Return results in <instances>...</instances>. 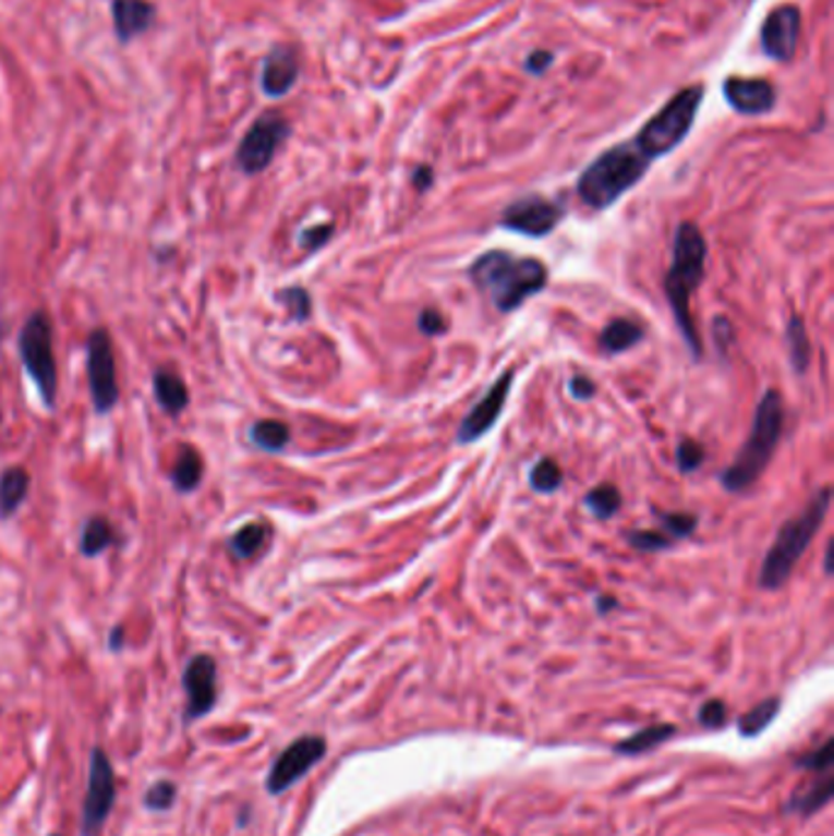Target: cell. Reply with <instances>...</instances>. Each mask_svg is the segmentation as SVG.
<instances>
[{"label":"cell","instance_id":"1","mask_svg":"<svg viewBox=\"0 0 834 836\" xmlns=\"http://www.w3.org/2000/svg\"><path fill=\"white\" fill-rule=\"evenodd\" d=\"M468 275L482 296L501 314H511L541 294L548 284V267L536 257H517L507 250H489L475 257Z\"/></svg>","mask_w":834,"mask_h":836},{"label":"cell","instance_id":"2","mask_svg":"<svg viewBox=\"0 0 834 836\" xmlns=\"http://www.w3.org/2000/svg\"><path fill=\"white\" fill-rule=\"evenodd\" d=\"M705 262H708V243L698 223L686 220L676 230L673 238V259L666 271V281H663V291L676 318V326L680 330L682 340L690 348L692 358H702V342L696 328V320L690 314V296L696 294V289L705 279Z\"/></svg>","mask_w":834,"mask_h":836},{"label":"cell","instance_id":"3","mask_svg":"<svg viewBox=\"0 0 834 836\" xmlns=\"http://www.w3.org/2000/svg\"><path fill=\"white\" fill-rule=\"evenodd\" d=\"M783 421H786V411H783V399L776 389H769L766 395L759 399V407L753 411V421L749 428L747 443L732 465L722 472V487L732 495H741L751 485H757L763 470L769 468L773 458V450L778 448Z\"/></svg>","mask_w":834,"mask_h":836},{"label":"cell","instance_id":"4","mask_svg":"<svg viewBox=\"0 0 834 836\" xmlns=\"http://www.w3.org/2000/svg\"><path fill=\"white\" fill-rule=\"evenodd\" d=\"M651 167V159L641 153L634 140L615 145L592 159L588 169L578 179V196L582 204L605 210L634 189Z\"/></svg>","mask_w":834,"mask_h":836},{"label":"cell","instance_id":"5","mask_svg":"<svg viewBox=\"0 0 834 836\" xmlns=\"http://www.w3.org/2000/svg\"><path fill=\"white\" fill-rule=\"evenodd\" d=\"M830 501H832V489L822 487L818 495L810 499L808 507L798 513V517L788 519L778 529L759 572V585L763 590H781L790 580L793 570H796L798 560L802 558V553L810 548L812 538H815L822 521H825L830 511Z\"/></svg>","mask_w":834,"mask_h":836},{"label":"cell","instance_id":"6","mask_svg":"<svg viewBox=\"0 0 834 836\" xmlns=\"http://www.w3.org/2000/svg\"><path fill=\"white\" fill-rule=\"evenodd\" d=\"M702 96H705V86L700 84L678 90V94L670 96L668 104L658 108L656 113L646 120V125L639 130L634 143L651 162L658 157L670 155L673 149L688 137L692 125H696Z\"/></svg>","mask_w":834,"mask_h":836},{"label":"cell","instance_id":"7","mask_svg":"<svg viewBox=\"0 0 834 836\" xmlns=\"http://www.w3.org/2000/svg\"><path fill=\"white\" fill-rule=\"evenodd\" d=\"M17 352L29 379L35 381L47 409H55L57 401V362H55V336L52 320L45 311L29 314L25 326L20 328Z\"/></svg>","mask_w":834,"mask_h":836},{"label":"cell","instance_id":"8","mask_svg":"<svg viewBox=\"0 0 834 836\" xmlns=\"http://www.w3.org/2000/svg\"><path fill=\"white\" fill-rule=\"evenodd\" d=\"M86 375H88V389H92V401L98 416L110 414L118 407L120 387H118V372H116V355H113V342L106 328L92 330V336L86 340Z\"/></svg>","mask_w":834,"mask_h":836},{"label":"cell","instance_id":"9","mask_svg":"<svg viewBox=\"0 0 834 836\" xmlns=\"http://www.w3.org/2000/svg\"><path fill=\"white\" fill-rule=\"evenodd\" d=\"M289 137V123L279 113H269L259 116L245 137L240 140L238 153H235V165L240 171L247 177H255L259 171H265L269 165H273L275 155L279 153V147L285 145V140Z\"/></svg>","mask_w":834,"mask_h":836},{"label":"cell","instance_id":"10","mask_svg":"<svg viewBox=\"0 0 834 836\" xmlns=\"http://www.w3.org/2000/svg\"><path fill=\"white\" fill-rule=\"evenodd\" d=\"M563 216H566V208H563L558 201L541 194H529L517 198L515 204L505 208V214L499 218V226L517 235L539 240L554 233Z\"/></svg>","mask_w":834,"mask_h":836},{"label":"cell","instance_id":"11","mask_svg":"<svg viewBox=\"0 0 834 836\" xmlns=\"http://www.w3.org/2000/svg\"><path fill=\"white\" fill-rule=\"evenodd\" d=\"M116 804V773L104 749L92 751V771H88V788L82 808V834L98 836L104 829L110 810Z\"/></svg>","mask_w":834,"mask_h":836},{"label":"cell","instance_id":"12","mask_svg":"<svg viewBox=\"0 0 834 836\" xmlns=\"http://www.w3.org/2000/svg\"><path fill=\"white\" fill-rule=\"evenodd\" d=\"M326 755V739L318 734H309V737H299L294 743L277 755L273 768L267 773V792L281 795L287 792L291 785H297L304 775L314 768V765Z\"/></svg>","mask_w":834,"mask_h":836},{"label":"cell","instance_id":"13","mask_svg":"<svg viewBox=\"0 0 834 836\" xmlns=\"http://www.w3.org/2000/svg\"><path fill=\"white\" fill-rule=\"evenodd\" d=\"M511 385H515V369L501 372V375L495 379V385L482 395V399L470 409V414L458 426L456 440L460 443V446H468V443L480 440L497 426L501 411H505L507 407Z\"/></svg>","mask_w":834,"mask_h":836},{"label":"cell","instance_id":"14","mask_svg":"<svg viewBox=\"0 0 834 836\" xmlns=\"http://www.w3.org/2000/svg\"><path fill=\"white\" fill-rule=\"evenodd\" d=\"M182 688L186 692V712H184L186 724L206 717L218 702L216 661L206 656V653H198V656L191 658L182 675Z\"/></svg>","mask_w":834,"mask_h":836},{"label":"cell","instance_id":"15","mask_svg":"<svg viewBox=\"0 0 834 836\" xmlns=\"http://www.w3.org/2000/svg\"><path fill=\"white\" fill-rule=\"evenodd\" d=\"M802 17L796 5L773 8L761 25V49L776 62H788L800 43Z\"/></svg>","mask_w":834,"mask_h":836},{"label":"cell","instance_id":"16","mask_svg":"<svg viewBox=\"0 0 834 836\" xmlns=\"http://www.w3.org/2000/svg\"><path fill=\"white\" fill-rule=\"evenodd\" d=\"M722 94L741 116H766L776 106V90L766 78L727 76L722 84Z\"/></svg>","mask_w":834,"mask_h":836},{"label":"cell","instance_id":"17","mask_svg":"<svg viewBox=\"0 0 834 836\" xmlns=\"http://www.w3.org/2000/svg\"><path fill=\"white\" fill-rule=\"evenodd\" d=\"M299 57L289 45H277L263 59V72H259V86L265 96L281 98L287 96L299 82Z\"/></svg>","mask_w":834,"mask_h":836},{"label":"cell","instance_id":"18","mask_svg":"<svg viewBox=\"0 0 834 836\" xmlns=\"http://www.w3.org/2000/svg\"><path fill=\"white\" fill-rule=\"evenodd\" d=\"M110 13H113V29L120 43H130L155 23V5L147 0H113Z\"/></svg>","mask_w":834,"mask_h":836},{"label":"cell","instance_id":"19","mask_svg":"<svg viewBox=\"0 0 834 836\" xmlns=\"http://www.w3.org/2000/svg\"><path fill=\"white\" fill-rule=\"evenodd\" d=\"M153 395L159 409L165 411L167 416H179L184 414V409L189 407V389L184 385V379L177 375L172 369H157L153 375Z\"/></svg>","mask_w":834,"mask_h":836},{"label":"cell","instance_id":"20","mask_svg":"<svg viewBox=\"0 0 834 836\" xmlns=\"http://www.w3.org/2000/svg\"><path fill=\"white\" fill-rule=\"evenodd\" d=\"M644 340V326L629 318H615L600 334V348L605 355H619Z\"/></svg>","mask_w":834,"mask_h":836},{"label":"cell","instance_id":"21","mask_svg":"<svg viewBox=\"0 0 834 836\" xmlns=\"http://www.w3.org/2000/svg\"><path fill=\"white\" fill-rule=\"evenodd\" d=\"M29 492V472L25 468H8L0 472V521L10 519L23 507Z\"/></svg>","mask_w":834,"mask_h":836},{"label":"cell","instance_id":"22","mask_svg":"<svg viewBox=\"0 0 834 836\" xmlns=\"http://www.w3.org/2000/svg\"><path fill=\"white\" fill-rule=\"evenodd\" d=\"M204 477V458L201 452L191 446H182L177 452L174 468H172V485L179 495H191Z\"/></svg>","mask_w":834,"mask_h":836},{"label":"cell","instance_id":"23","mask_svg":"<svg viewBox=\"0 0 834 836\" xmlns=\"http://www.w3.org/2000/svg\"><path fill=\"white\" fill-rule=\"evenodd\" d=\"M116 529L106 517H88L82 526V541H78V550L86 558H96L100 553H106L110 546H116Z\"/></svg>","mask_w":834,"mask_h":836},{"label":"cell","instance_id":"24","mask_svg":"<svg viewBox=\"0 0 834 836\" xmlns=\"http://www.w3.org/2000/svg\"><path fill=\"white\" fill-rule=\"evenodd\" d=\"M247 438L255 448L265 450V452H281L291 440V431L285 421L277 419H263L255 421L253 426L247 428Z\"/></svg>","mask_w":834,"mask_h":836},{"label":"cell","instance_id":"25","mask_svg":"<svg viewBox=\"0 0 834 836\" xmlns=\"http://www.w3.org/2000/svg\"><path fill=\"white\" fill-rule=\"evenodd\" d=\"M267 536H269V531H267L265 523H259V521L245 523V526H240L233 536L228 538V550L233 553L238 560H250L265 548Z\"/></svg>","mask_w":834,"mask_h":836},{"label":"cell","instance_id":"26","mask_svg":"<svg viewBox=\"0 0 834 836\" xmlns=\"http://www.w3.org/2000/svg\"><path fill=\"white\" fill-rule=\"evenodd\" d=\"M786 348H788V358H790V367L798 375H806L812 360V346L808 340V330L806 324H802L800 316H793L788 320L786 328Z\"/></svg>","mask_w":834,"mask_h":836},{"label":"cell","instance_id":"27","mask_svg":"<svg viewBox=\"0 0 834 836\" xmlns=\"http://www.w3.org/2000/svg\"><path fill=\"white\" fill-rule=\"evenodd\" d=\"M673 734H676V727H670V724H653V727H646L641 729L637 734H631V737H627L625 741H619L615 751L621 753V755H639V753H646L651 749L661 747L663 741L670 739Z\"/></svg>","mask_w":834,"mask_h":836},{"label":"cell","instance_id":"28","mask_svg":"<svg viewBox=\"0 0 834 836\" xmlns=\"http://www.w3.org/2000/svg\"><path fill=\"white\" fill-rule=\"evenodd\" d=\"M778 712H781V700L778 698H769V700L759 702L757 707L749 710L739 719V734H741V737H747V739L759 737L761 731H766L771 727V722L778 717Z\"/></svg>","mask_w":834,"mask_h":836},{"label":"cell","instance_id":"29","mask_svg":"<svg viewBox=\"0 0 834 836\" xmlns=\"http://www.w3.org/2000/svg\"><path fill=\"white\" fill-rule=\"evenodd\" d=\"M529 485L531 489L539 492V495H554V492H558L563 485V472L558 462L551 458H541L529 472Z\"/></svg>","mask_w":834,"mask_h":836},{"label":"cell","instance_id":"30","mask_svg":"<svg viewBox=\"0 0 834 836\" xmlns=\"http://www.w3.org/2000/svg\"><path fill=\"white\" fill-rule=\"evenodd\" d=\"M585 507L597 519H612L621 507V495L615 485H597L585 495Z\"/></svg>","mask_w":834,"mask_h":836},{"label":"cell","instance_id":"31","mask_svg":"<svg viewBox=\"0 0 834 836\" xmlns=\"http://www.w3.org/2000/svg\"><path fill=\"white\" fill-rule=\"evenodd\" d=\"M830 798H832V780L822 778L820 783L812 785L806 795H796V798H793V802H790V810H798L800 814H806L808 817V814L825 808Z\"/></svg>","mask_w":834,"mask_h":836},{"label":"cell","instance_id":"32","mask_svg":"<svg viewBox=\"0 0 834 836\" xmlns=\"http://www.w3.org/2000/svg\"><path fill=\"white\" fill-rule=\"evenodd\" d=\"M277 301L289 308V316L297 324H304V320L311 318V311H314V304H311V296L304 287H287L277 291Z\"/></svg>","mask_w":834,"mask_h":836},{"label":"cell","instance_id":"33","mask_svg":"<svg viewBox=\"0 0 834 836\" xmlns=\"http://www.w3.org/2000/svg\"><path fill=\"white\" fill-rule=\"evenodd\" d=\"M661 526L666 531V536L670 541H682L692 536V531L698 529V517L696 513H658Z\"/></svg>","mask_w":834,"mask_h":836},{"label":"cell","instance_id":"34","mask_svg":"<svg viewBox=\"0 0 834 836\" xmlns=\"http://www.w3.org/2000/svg\"><path fill=\"white\" fill-rule=\"evenodd\" d=\"M174 802H177V785L172 780H157L155 785H149V790L145 792V808L153 812L172 810Z\"/></svg>","mask_w":834,"mask_h":836},{"label":"cell","instance_id":"35","mask_svg":"<svg viewBox=\"0 0 834 836\" xmlns=\"http://www.w3.org/2000/svg\"><path fill=\"white\" fill-rule=\"evenodd\" d=\"M702 462H705V448H702L698 440L682 438L676 448V465L682 475H690V472H696Z\"/></svg>","mask_w":834,"mask_h":836},{"label":"cell","instance_id":"36","mask_svg":"<svg viewBox=\"0 0 834 836\" xmlns=\"http://www.w3.org/2000/svg\"><path fill=\"white\" fill-rule=\"evenodd\" d=\"M629 546L641 553H661L673 548V541L661 531H629Z\"/></svg>","mask_w":834,"mask_h":836},{"label":"cell","instance_id":"37","mask_svg":"<svg viewBox=\"0 0 834 836\" xmlns=\"http://www.w3.org/2000/svg\"><path fill=\"white\" fill-rule=\"evenodd\" d=\"M334 233H336L334 223H321L314 228H306L299 233V245L304 247L306 252H316L324 245H328V240L334 238Z\"/></svg>","mask_w":834,"mask_h":836},{"label":"cell","instance_id":"38","mask_svg":"<svg viewBox=\"0 0 834 836\" xmlns=\"http://www.w3.org/2000/svg\"><path fill=\"white\" fill-rule=\"evenodd\" d=\"M698 719H700L702 727H708V729L725 727V722H727V704L722 702V700H708L700 707Z\"/></svg>","mask_w":834,"mask_h":836},{"label":"cell","instance_id":"39","mask_svg":"<svg viewBox=\"0 0 834 836\" xmlns=\"http://www.w3.org/2000/svg\"><path fill=\"white\" fill-rule=\"evenodd\" d=\"M832 761H834L832 759V741H825L818 751H810L806 755H800L798 765H800V768H806V771H822V773H825V771H830Z\"/></svg>","mask_w":834,"mask_h":836},{"label":"cell","instance_id":"40","mask_svg":"<svg viewBox=\"0 0 834 836\" xmlns=\"http://www.w3.org/2000/svg\"><path fill=\"white\" fill-rule=\"evenodd\" d=\"M712 336H715V348L720 350V355L725 358L732 340H735V328H732V324L725 316H717L715 320H712Z\"/></svg>","mask_w":834,"mask_h":836},{"label":"cell","instance_id":"41","mask_svg":"<svg viewBox=\"0 0 834 836\" xmlns=\"http://www.w3.org/2000/svg\"><path fill=\"white\" fill-rule=\"evenodd\" d=\"M419 330L428 338H436L446 330V320L436 308H426L419 314Z\"/></svg>","mask_w":834,"mask_h":836},{"label":"cell","instance_id":"42","mask_svg":"<svg viewBox=\"0 0 834 836\" xmlns=\"http://www.w3.org/2000/svg\"><path fill=\"white\" fill-rule=\"evenodd\" d=\"M554 62H556V54L554 52H548V49H536V52H531L527 57L524 69H527L529 74H534V76H544Z\"/></svg>","mask_w":834,"mask_h":836},{"label":"cell","instance_id":"43","mask_svg":"<svg viewBox=\"0 0 834 836\" xmlns=\"http://www.w3.org/2000/svg\"><path fill=\"white\" fill-rule=\"evenodd\" d=\"M568 391H570V395H572V399H578V401H588V399L595 397L597 387H595V381H592L590 377H580V375H578V377H572V379H570Z\"/></svg>","mask_w":834,"mask_h":836},{"label":"cell","instance_id":"44","mask_svg":"<svg viewBox=\"0 0 834 836\" xmlns=\"http://www.w3.org/2000/svg\"><path fill=\"white\" fill-rule=\"evenodd\" d=\"M411 181H414V186H416L419 191H428L431 184H434V169H431L428 165H421V167L414 171V177H411Z\"/></svg>","mask_w":834,"mask_h":836},{"label":"cell","instance_id":"45","mask_svg":"<svg viewBox=\"0 0 834 836\" xmlns=\"http://www.w3.org/2000/svg\"><path fill=\"white\" fill-rule=\"evenodd\" d=\"M595 607H597V611L602 614V617H605V614H609L612 609L619 607V602L615 597H607V594H600L597 602H595Z\"/></svg>","mask_w":834,"mask_h":836},{"label":"cell","instance_id":"46","mask_svg":"<svg viewBox=\"0 0 834 836\" xmlns=\"http://www.w3.org/2000/svg\"><path fill=\"white\" fill-rule=\"evenodd\" d=\"M123 641H125V631H123V627H113V631H110L108 649H110V651H120V649H123Z\"/></svg>","mask_w":834,"mask_h":836},{"label":"cell","instance_id":"47","mask_svg":"<svg viewBox=\"0 0 834 836\" xmlns=\"http://www.w3.org/2000/svg\"><path fill=\"white\" fill-rule=\"evenodd\" d=\"M52 836H59V834H52Z\"/></svg>","mask_w":834,"mask_h":836}]
</instances>
